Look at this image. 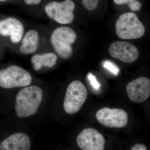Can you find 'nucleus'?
I'll return each instance as SVG.
<instances>
[{"label":"nucleus","instance_id":"9d476101","mask_svg":"<svg viewBox=\"0 0 150 150\" xmlns=\"http://www.w3.org/2000/svg\"><path fill=\"white\" fill-rule=\"evenodd\" d=\"M126 90L129 99L132 102H145L150 95V79L145 77L137 78L128 84Z\"/></svg>","mask_w":150,"mask_h":150},{"label":"nucleus","instance_id":"7ed1b4c3","mask_svg":"<svg viewBox=\"0 0 150 150\" xmlns=\"http://www.w3.org/2000/svg\"><path fill=\"white\" fill-rule=\"evenodd\" d=\"M116 33L123 39H134L144 35L145 27L138 17L132 12L123 14L118 18L115 24Z\"/></svg>","mask_w":150,"mask_h":150},{"label":"nucleus","instance_id":"0eeeda50","mask_svg":"<svg viewBox=\"0 0 150 150\" xmlns=\"http://www.w3.org/2000/svg\"><path fill=\"white\" fill-rule=\"evenodd\" d=\"M96 116L100 123L108 128H123L128 122L127 112L119 108H104L98 110Z\"/></svg>","mask_w":150,"mask_h":150},{"label":"nucleus","instance_id":"412c9836","mask_svg":"<svg viewBox=\"0 0 150 150\" xmlns=\"http://www.w3.org/2000/svg\"><path fill=\"white\" fill-rule=\"evenodd\" d=\"M136 0H114V2L116 4L122 5L124 4H128L131 2Z\"/></svg>","mask_w":150,"mask_h":150},{"label":"nucleus","instance_id":"dca6fc26","mask_svg":"<svg viewBox=\"0 0 150 150\" xmlns=\"http://www.w3.org/2000/svg\"><path fill=\"white\" fill-rule=\"evenodd\" d=\"M82 3L87 10L93 11L98 6L99 0H82Z\"/></svg>","mask_w":150,"mask_h":150},{"label":"nucleus","instance_id":"f8f14e48","mask_svg":"<svg viewBox=\"0 0 150 150\" xmlns=\"http://www.w3.org/2000/svg\"><path fill=\"white\" fill-rule=\"evenodd\" d=\"M30 147L29 137L23 133L12 134L0 143L1 150H29Z\"/></svg>","mask_w":150,"mask_h":150},{"label":"nucleus","instance_id":"4468645a","mask_svg":"<svg viewBox=\"0 0 150 150\" xmlns=\"http://www.w3.org/2000/svg\"><path fill=\"white\" fill-rule=\"evenodd\" d=\"M57 59L58 57L56 54L52 52H47L33 55L31 58V62L33 69L38 71L43 67L53 68L56 64Z\"/></svg>","mask_w":150,"mask_h":150},{"label":"nucleus","instance_id":"39448f33","mask_svg":"<svg viewBox=\"0 0 150 150\" xmlns=\"http://www.w3.org/2000/svg\"><path fill=\"white\" fill-rule=\"evenodd\" d=\"M88 91L80 81H75L69 84L66 91L64 107L65 112L70 115L79 112L87 98Z\"/></svg>","mask_w":150,"mask_h":150},{"label":"nucleus","instance_id":"2eb2a0df","mask_svg":"<svg viewBox=\"0 0 150 150\" xmlns=\"http://www.w3.org/2000/svg\"><path fill=\"white\" fill-rule=\"evenodd\" d=\"M103 66L115 76H117L119 74V68L117 67V65H115L111 61L105 60L103 63Z\"/></svg>","mask_w":150,"mask_h":150},{"label":"nucleus","instance_id":"f257e3e1","mask_svg":"<svg viewBox=\"0 0 150 150\" xmlns=\"http://www.w3.org/2000/svg\"><path fill=\"white\" fill-rule=\"evenodd\" d=\"M42 89L37 86L25 87L18 93L15 110L19 118H27L37 112L43 98Z\"/></svg>","mask_w":150,"mask_h":150},{"label":"nucleus","instance_id":"6e6552de","mask_svg":"<svg viewBox=\"0 0 150 150\" xmlns=\"http://www.w3.org/2000/svg\"><path fill=\"white\" fill-rule=\"evenodd\" d=\"M24 34V25L18 19L9 17L0 19V35L8 38L13 44L21 42Z\"/></svg>","mask_w":150,"mask_h":150},{"label":"nucleus","instance_id":"ddd939ff","mask_svg":"<svg viewBox=\"0 0 150 150\" xmlns=\"http://www.w3.org/2000/svg\"><path fill=\"white\" fill-rule=\"evenodd\" d=\"M40 36L37 30L30 29L27 31L22 38L19 51L23 55H30L35 53L38 49Z\"/></svg>","mask_w":150,"mask_h":150},{"label":"nucleus","instance_id":"f03ea898","mask_svg":"<svg viewBox=\"0 0 150 150\" xmlns=\"http://www.w3.org/2000/svg\"><path fill=\"white\" fill-rule=\"evenodd\" d=\"M76 34L72 29L62 26L57 28L52 32L50 42L60 57L68 59L72 55V45L76 42Z\"/></svg>","mask_w":150,"mask_h":150},{"label":"nucleus","instance_id":"f3484780","mask_svg":"<svg viewBox=\"0 0 150 150\" xmlns=\"http://www.w3.org/2000/svg\"><path fill=\"white\" fill-rule=\"evenodd\" d=\"M88 78L90 81V83L93 87L95 89H98L100 87V84L97 80L96 78L91 73H89L88 74Z\"/></svg>","mask_w":150,"mask_h":150},{"label":"nucleus","instance_id":"20e7f679","mask_svg":"<svg viewBox=\"0 0 150 150\" xmlns=\"http://www.w3.org/2000/svg\"><path fill=\"white\" fill-rule=\"evenodd\" d=\"M32 79L28 71L16 65L0 70V87L2 88L25 87L31 83Z\"/></svg>","mask_w":150,"mask_h":150},{"label":"nucleus","instance_id":"423d86ee","mask_svg":"<svg viewBox=\"0 0 150 150\" xmlns=\"http://www.w3.org/2000/svg\"><path fill=\"white\" fill-rule=\"evenodd\" d=\"M75 5L71 0H65L62 2L54 1L45 6L44 11L49 18L61 24L71 23L74 18Z\"/></svg>","mask_w":150,"mask_h":150},{"label":"nucleus","instance_id":"aec40b11","mask_svg":"<svg viewBox=\"0 0 150 150\" xmlns=\"http://www.w3.org/2000/svg\"><path fill=\"white\" fill-rule=\"evenodd\" d=\"M131 150H146V147L142 144H137L134 145L131 149Z\"/></svg>","mask_w":150,"mask_h":150},{"label":"nucleus","instance_id":"a211bd4d","mask_svg":"<svg viewBox=\"0 0 150 150\" xmlns=\"http://www.w3.org/2000/svg\"><path fill=\"white\" fill-rule=\"evenodd\" d=\"M128 4L130 9L134 11L140 10L142 8V4L138 1H133L129 3Z\"/></svg>","mask_w":150,"mask_h":150},{"label":"nucleus","instance_id":"6ab92c4d","mask_svg":"<svg viewBox=\"0 0 150 150\" xmlns=\"http://www.w3.org/2000/svg\"><path fill=\"white\" fill-rule=\"evenodd\" d=\"M42 0H24V3L28 6H36L39 4Z\"/></svg>","mask_w":150,"mask_h":150},{"label":"nucleus","instance_id":"1a4fd4ad","mask_svg":"<svg viewBox=\"0 0 150 150\" xmlns=\"http://www.w3.org/2000/svg\"><path fill=\"white\" fill-rule=\"evenodd\" d=\"M76 142L83 150H103L105 144L103 136L93 128L83 129L78 135Z\"/></svg>","mask_w":150,"mask_h":150},{"label":"nucleus","instance_id":"9b49d317","mask_svg":"<svg viewBox=\"0 0 150 150\" xmlns=\"http://www.w3.org/2000/svg\"><path fill=\"white\" fill-rule=\"evenodd\" d=\"M109 52L113 58L127 64L136 62L139 56V50L136 46L124 41H116L112 43L109 47Z\"/></svg>","mask_w":150,"mask_h":150},{"label":"nucleus","instance_id":"4be33fe9","mask_svg":"<svg viewBox=\"0 0 150 150\" xmlns=\"http://www.w3.org/2000/svg\"><path fill=\"white\" fill-rule=\"evenodd\" d=\"M7 1V0H0V2H5Z\"/></svg>","mask_w":150,"mask_h":150}]
</instances>
